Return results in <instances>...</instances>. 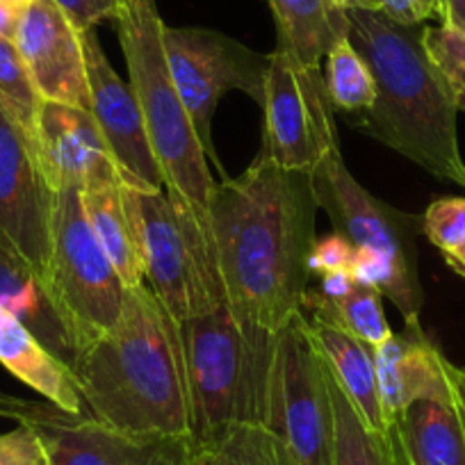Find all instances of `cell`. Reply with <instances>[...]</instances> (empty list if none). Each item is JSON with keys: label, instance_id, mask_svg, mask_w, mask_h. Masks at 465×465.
<instances>
[{"label": "cell", "instance_id": "7", "mask_svg": "<svg viewBox=\"0 0 465 465\" xmlns=\"http://www.w3.org/2000/svg\"><path fill=\"white\" fill-rule=\"evenodd\" d=\"M80 190L71 185L57 192L51 258L42 283L44 299L74 356L114 326L126 299L122 276L89 226Z\"/></svg>", "mask_w": 465, "mask_h": 465}, {"label": "cell", "instance_id": "12", "mask_svg": "<svg viewBox=\"0 0 465 465\" xmlns=\"http://www.w3.org/2000/svg\"><path fill=\"white\" fill-rule=\"evenodd\" d=\"M320 210L329 214L335 232L359 252H372L392 265L411 292L424 297L418 279L415 235L422 223L370 194L344 164L340 149H333L312 172Z\"/></svg>", "mask_w": 465, "mask_h": 465}, {"label": "cell", "instance_id": "24", "mask_svg": "<svg viewBox=\"0 0 465 465\" xmlns=\"http://www.w3.org/2000/svg\"><path fill=\"white\" fill-rule=\"evenodd\" d=\"M311 308L312 317L363 340L370 347H379L392 335L383 311V294L377 288L356 285L340 299H326L308 290L303 297V311Z\"/></svg>", "mask_w": 465, "mask_h": 465}, {"label": "cell", "instance_id": "20", "mask_svg": "<svg viewBox=\"0 0 465 465\" xmlns=\"http://www.w3.org/2000/svg\"><path fill=\"white\" fill-rule=\"evenodd\" d=\"M409 465H465V424L454 397H422L392 420Z\"/></svg>", "mask_w": 465, "mask_h": 465}, {"label": "cell", "instance_id": "25", "mask_svg": "<svg viewBox=\"0 0 465 465\" xmlns=\"http://www.w3.org/2000/svg\"><path fill=\"white\" fill-rule=\"evenodd\" d=\"M199 465H299L290 447L267 424H235L199 451Z\"/></svg>", "mask_w": 465, "mask_h": 465}, {"label": "cell", "instance_id": "5", "mask_svg": "<svg viewBox=\"0 0 465 465\" xmlns=\"http://www.w3.org/2000/svg\"><path fill=\"white\" fill-rule=\"evenodd\" d=\"M114 25L164 190L183 196L208 231V201L217 181L169 71L158 0H128Z\"/></svg>", "mask_w": 465, "mask_h": 465}, {"label": "cell", "instance_id": "19", "mask_svg": "<svg viewBox=\"0 0 465 465\" xmlns=\"http://www.w3.org/2000/svg\"><path fill=\"white\" fill-rule=\"evenodd\" d=\"M80 201L98 244L122 276L126 288L146 283L140 240L128 208L119 169L110 167L89 178L80 190Z\"/></svg>", "mask_w": 465, "mask_h": 465}, {"label": "cell", "instance_id": "40", "mask_svg": "<svg viewBox=\"0 0 465 465\" xmlns=\"http://www.w3.org/2000/svg\"><path fill=\"white\" fill-rule=\"evenodd\" d=\"M447 265L451 267V270L456 272V274H460L465 279V247L459 249L456 253H450V256H445Z\"/></svg>", "mask_w": 465, "mask_h": 465}, {"label": "cell", "instance_id": "34", "mask_svg": "<svg viewBox=\"0 0 465 465\" xmlns=\"http://www.w3.org/2000/svg\"><path fill=\"white\" fill-rule=\"evenodd\" d=\"M379 10L401 25H422L440 16V0H379Z\"/></svg>", "mask_w": 465, "mask_h": 465}, {"label": "cell", "instance_id": "8", "mask_svg": "<svg viewBox=\"0 0 465 465\" xmlns=\"http://www.w3.org/2000/svg\"><path fill=\"white\" fill-rule=\"evenodd\" d=\"M0 418L33 429L48 465H199L192 436L126 431L51 401L0 395Z\"/></svg>", "mask_w": 465, "mask_h": 465}, {"label": "cell", "instance_id": "37", "mask_svg": "<svg viewBox=\"0 0 465 465\" xmlns=\"http://www.w3.org/2000/svg\"><path fill=\"white\" fill-rule=\"evenodd\" d=\"M445 370L451 386V397H454V404L465 424V368H459V365H454L451 361H447Z\"/></svg>", "mask_w": 465, "mask_h": 465}, {"label": "cell", "instance_id": "15", "mask_svg": "<svg viewBox=\"0 0 465 465\" xmlns=\"http://www.w3.org/2000/svg\"><path fill=\"white\" fill-rule=\"evenodd\" d=\"M15 44L42 101L87 110L83 33L55 5V0H35L21 12Z\"/></svg>", "mask_w": 465, "mask_h": 465}, {"label": "cell", "instance_id": "29", "mask_svg": "<svg viewBox=\"0 0 465 465\" xmlns=\"http://www.w3.org/2000/svg\"><path fill=\"white\" fill-rule=\"evenodd\" d=\"M0 306L15 312L25 326L28 322H42L44 315L55 320L39 290L37 279L21 262L3 252H0Z\"/></svg>", "mask_w": 465, "mask_h": 465}, {"label": "cell", "instance_id": "1", "mask_svg": "<svg viewBox=\"0 0 465 465\" xmlns=\"http://www.w3.org/2000/svg\"><path fill=\"white\" fill-rule=\"evenodd\" d=\"M320 210L312 173L258 155L238 178L214 183L208 235L226 308L244 326L279 331L303 312Z\"/></svg>", "mask_w": 465, "mask_h": 465}, {"label": "cell", "instance_id": "35", "mask_svg": "<svg viewBox=\"0 0 465 465\" xmlns=\"http://www.w3.org/2000/svg\"><path fill=\"white\" fill-rule=\"evenodd\" d=\"M322 283H320V292L322 297L326 299H340L344 297L347 292H351V290L356 288V279L354 274H351V270H344V272H331V274H324L320 276Z\"/></svg>", "mask_w": 465, "mask_h": 465}, {"label": "cell", "instance_id": "39", "mask_svg": "<svg viewBox=\"0 0 465 465\" xmlns=\"http://www.w3.org/2000/svg\"><path fill=\"white\" fill-rule=\"evenodd\" d=\"M340 10H379V0H331Z\"/></svg>", "mask_w": 465, "mask_h": 465}, {"label": "cell", "instance_id": "33", "mask_svg": "<svg viewBox=\"0 0 465 465\" xmlns=\"http://www.w3.org/2000/svg\"><path fill=\"white\" fill-rule=\"evenodd\" d=\"M55 5L80 33H84L96 28L101 21H114L116 15L128 5V0H55Z\"/></svg>", "mask_w": 465, "mask_h": 465}, {"label": "cell", "instance_id": "2", "mask_svg": "<svg viewBox=\"0 0 465 465\" xmlns=\"http://www.w3.org/2000/svg\"><path fill=\"white\" fill-rule=\"evenodd\" d=\"M71 368L94 418L135 433L190 436L181 322L146 283L126 288L119 320Z\"/></svg>", "mask_w": 465, "mask_h": 465}, {"label": "cell", "instance_id": "10", "mask_svg": "<svg viewBox=\"0 0 465 465\" xmlns=\"http://www.w3.org/2000/svg\"><path fill=\"white\" fill-rule=\"evenodd\" d=\"M261 105V155L279 167L312 173L331 151L340 149L322 66H308L276 48L270 53Z\"/></svg>", "mask_w": 465, "mask_h": 465}, {"label": "cell", "instance_id": "13", "mask_svg": "<svg viewBox=\"0 0 465 465\" xmlns=\"http://www.w3.org/2000/svg\"><path fill=\"white\" fill-rule=\"evenodd\" d=\"M55 201L35 142L0 105V252L21 262L39 290L51 258Z\"/></svg>", "mask_w": 465, "mask_h": 465}, {"label": "cell", "instance_id": "22", "mask_svg": "<svg viewBox=\"0 0 465 465\" xmlns=\"http://www.w3.org/2000/svg\"><path fill=\"white\" fill-rule=\"evenodd\" d=\"M279 33V51L308 66H322L331 48L347 39V12L331 0H267Z\"/></svg>", "mask_w": 465, "mask_h": 465}, {"label": "cell", "instance_id": "17", "mask_svg": "<svg viewBox=\"0 0 465 465\" xmlns=\"http://www.w3.org/2000/svg\"><path fill=\"white\" fill-rule=\"evenodd\" d=\"M447 359L427 338L420 324H406L383 344L374 347L379 400L388 427L415 400L451 397L445 370Z\"/></svg>", "mask_w": 465, "mask_h": 465}, {"label": "cell", "instance_id": "30", "mask_svg": "<svg viewBox=\"0 0 465 465\" xmlns=\"http://www.w3.org/2000/svg\"><path fill=\"white\" fill-rule=\"evenodd\" d=\"M422 232L442 256L463 249L465 196H445V199L433 201L422 217Z\"/></svg>", "mask_w": 465, "mask_h": 465}, {"label": "cell", "instance_id": "14", "mask_svg": "<svg viewBox=\"0 0 465 465\" xmlns=\"http://www.w3.org/2000/svg\"><path fill=\"white\" fill-rule=\"evenodd\" d=\"M83 51L89 87L87 110L110 149L122 181L142 190H164L163 172L151 149L144 116L131 83H124L112 69L94 28L83 33Z\"/></svg>", "mask_w": 465, "mask_h": 465}, {"label": "cell", "instance_id": "26", "mask_svg": "<svg viewBox=\"0 0 465 465\" xmlns=\"http://www.w3.org/2000/svg\"><path fill=\"white\" fill-rule=\"evenodd\" d=\"M324 84L333 110L361 114L377 101V84L368 62L349 39L335 44L324 57Z\"/></svg>", "mask_w": 465, "mask_h": 465}, {"label": "cell", "instance_id": "36", "mask_svg": "<svg viewBox=\"0 0 465 465\" xmlns=\"http://www.w3.org/2000/svg\"><path fill=\"white\" fill-rule=\"evenodd\" d=\"M440 25L465 33V0H440Z\"/></svg>", "mask_w": 465, "mask_h": 465}, {"label": "cell", "instance_id": "4", "mask_svg": "<svg viewBox=\"0 0 465 465\" xmlns=\"http://www.w3.org/2000/svg\"><path fill=\"white\" fill-rule=\"evenodd\" d=\"M190 436L205 450L235 424H265L274 331L244 326L226 306L181 322Z\"/></svg>", "mask_w": 465, "mask_h": 465}, {"label": "cell", "instance_id": "11", "mask_svg": "<svg viewBox=\"0 0 465 465\" xmlns=\"http://www.w3.org/2000/svg\"><path fill=\"white\" fill-rule=\"evenodd\" d=\"M169 71L183 98L196 137L208 158L217 160L213 144V114L231 89L249 94L261 105L270 55H258L244 44L203 28H169L163 33Z\"/></svg>", "mask_w": 465, "mask_h": 465}, {"label": "cell", "instance_id": "23", "mask_svg": "<svg viewBox=\"0 0 465 465\" xmlns=\"http://www.w3.org/2000/svg\"><path fill=\"white\" fill-rule=\"evenodd\" d=\"M326 386L331 392L335 420V465H409L392 424L386 431L370 427L368 420L344 395L329 368Z\"/></svg>", "mask_w": 465, "mask_h": 465}, {"label": "cell", "instance_id": "21", "mask_svg": "<svg viewBox=\"0 0 465 465\" xmlns=\"http://www.w3.org/2000/svg\"><path fill=\"white\" fill-rule=\"evenodd\" d=\"M308 329L326 368L340 383L349 401L361 411L370 427L386 431L388 422L383 418L381 400H379L374 347L317 317L308 320Z\"/></svg>", "mask_w": 465, "mask_h": 465}, {"label": "cell", "instance_id": "16", "mask_svg": "<svg viewBox=\"0 0 465 465\" xmlns=\"http://www.w3.org/2000/svg\"><path fill=\"white\" fill-rule=\"evenodd\" d=\"M35 151L55 192L83 187L89 178L114 167L110 149L84 107L44 101L35 126Z\"/></svg>", "mask_w": 465, "mask_h": 465}, {"label": "cell", "instance_id": "6", "mask_svg": "<svg viewBox=\"0 0 465 465\" xmlns=\"http://www.w3.org/2000/svg\"><path fill=\"white\" fill-rule=\"evenodd\" d=\"M124 194L140 240L144 281L169 312L183 322L226 306L210 235L192 205L169 190L128 183Z\"/></svg>", "mask_w": 465, "mask_h": 465}, {"label": "cell", "instance_id": "3", "mask_svg": "<svg viewBox=\"0 0 465 465\" xmlns=\"http://www.w3.org/2000/svg\"><path fill=\"white\" fill-rule=\"evenodd\" d=\"M347 39L368 62L377 84L374 105L351 116V126L465 190L456 133L459 110L429 60L424 24H395L381 10H347Z\"/></svg>", "mask_w": 465, "mask_h": 465}, {"label": "cell", "instance_id": "41", "mask_svg": "<svg viewBox=\"0 0 465 465\" xmlns=\"http://www.w3.org/2000/svg\"><path fill=\"white\" fill-rule=\"evenodd\" d=\"M10 3H15V5L19 7V10H25V7H28L30 3H35V0H10Z\"/></svg>", "mask_w": 465, "mask_h": 465}, {"label": "cell", "instance_id": "9", "mask_svg": "<svg viewBox=\"0 0 465 465\" xmlns=\"http://www.w3.org/2000/svg\"><path fill=\"white\" fill-rule=\"evenodd\" d=\"M265 424L299 465H335L333 404L306 312H297L276 331Z\"/></svg>", "mask_w": 465, "mask_h": 465}, {"label": "cell", "instance_id": "31", "mask_svg": "<svg viewBox=\"0 0 465 465\" xmlns=\"http://www.w3.org/2000/svg\"><path fill=\"white\" fill-rule=\"evenodd\" d=\"M0 465H48L37 433L25 424L0 433Z\"/></svg>", "mask_w": 465, "mask_h": 465}, {"label": "cell", "instance_id": "28", "mask_svg": "<svg viewBox=\"0 0 465 465\" xmlns=\"http://www.w3.org/2000/svg\"><path fill=\"white\" fill-rule=\"evenodd\" d=\"M422 42L429 60L450 89L456 110L465 112V33L445 25H424Z\"/></svg>", "mask_w": 465, "mask_h": 465}, {"label": "cell", "instance_id": "27", "mask_svg": "<svg viewBox=\"0 0 465 465\" xmlns=\"http://www.w3.org/2000/svg\"><path fill=\"white\" fill-rule=\"evenodd\" d=\"M42 103L15 39H0V105L33 142Z\"/></svg>", "mask_w": 465, "mask_h": 465}, {"label": "cell", "instance_id": "32", "mask_svg": "<svg viewBox=\"0 0 465 465\" xmlns=\"http://www.w3.org/2000/svg\"><path fill=\"white\" fill-rule=\"evenodd\" d=\"M354 256V244L347 242V240H344L342 235H338V232H333V235H326L324 240H317L315 247H312L308 267H311V274L317 276L331 274V272H344L351 270Z\"/></svg>", "mask_w": 465, "mask_h": 465}, {"label": "cell", "instance_id": "18", "mask_svg": "<svg viewBox=\"0 0 465 465\" xmlns=\"http://www.w3.org/2000/svg\"><path fill=\"white\" fill-rule=\"evenodd\" d=\"M0 363L57 409L84 413L74 368L51 351L15 312L0 306Z\"/></svg>", "mask_w": 465, "mask_h": 465}, {"label": "cell", "instance_id": "38", "mask_svg": "<svg viewBox=\"0 0 465 465\" xmlns=\"http://www.w3.org/2000/svg\"><path fill=\"white\" fill-rule=\"evenodd\" d=\"M21 12L10 0H0V39H15Z\"/></svg>", "mask_w": 465, "mask_h": 465}]
</instances>
